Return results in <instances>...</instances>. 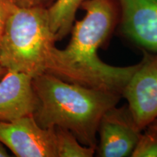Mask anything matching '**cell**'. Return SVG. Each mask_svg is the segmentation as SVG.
<instances>
[{"instance_id": "cell-1", "label": "cell", "mask_w": 157, "mask_h": 157, "mask_svg": "<svg viewBox=\"0 0 157 157\" xmlns=\"http://www.w3.org/2000/svg\"><path fill=\"white\" fill-rule=\"evenodd\" d=\"M81 7L85 15L74 21L66 48H54L47 73L70 83L111 90L121 95L138 63L124 67L111 66L102 61L98 53L115 25L114 1L84 0Z\"/></svg>"}, {"instance_id": "cell-14", "label": "cell", "mask_w": 157, "mask_h": 157, "mask_svg": "<svg viewBox=\"0 0 157 157\" xmlns=\"http://www.w3.org/2000/svg\"><path fill=\"white\" fill-rule=\"evenodd\" d=\"M10 155L5 148V145L0 141V157H8Z\"/></svg>"}, {"instance_id": "cell-8", "label": "cell", "mask_w": 157, "mask_h": 157, "mask_svg": "<svg viewBox=\"0 0 157 157\" xmlns=\"http://www.w3.org/2000/svg\"><path fill=\"white\" fill-rule=\"evenodd\" d=\"M33 78L25 74L7 71L0 80V121H10L33 114L38 99Z\"/></svg>"}, {"instance_id": "cell-11", "label": "cell", "mask_w": 157, "mask_h": 157, "mask_svg": "<svg viewBox=\"0 0 157 157\" xmlns=\"http://www.w3.org/2000/svg\"><path fill=\"white\" fill-rule=\"evenodd\" d=\"M132 157H157V128L148 125L141 132Z\"/></svg>"}, {"instance_id": "cell-4", "label": "cell", "mask_w": 157, "mask_h": 157, "mask_svg": "<svg viewBox=\"0 0 157 157\" xmlns=\"http://www.w3.org/2000/svg\"><path fill=\"white\" fill-rule=\"evenodd\" d=\"M143 51L142 60L121 91L142 130L157 119V53Z\"/></svg>"}, {"instance_id": "cell-5", "label": "cell", "mask_w": 157, "mask_h": 157, "mask_svg": "<svg viewBox=\"0 0 157 157\" xmlns=\"http://www.w3.org/2000/svg\"><path fill=\"white\" fill-rule=\"evenodd\" d=\"M0 141L17 157H57L55 128H43L33 114L0 121Z\"/></svg>"}, {"instance_id": "cell-6", "label": "cell", "mask_w": 157, "mask_h": 157, "mask_svg": "<svg viewBox=\"0 0 157 157\" xmlns=\"http://www.w3.org/2000/svg\"><path fill=\"white\" fill-rule=\"evenodd\" d=\"M142 131L127 105L111 108L103 115L98 125V156H131Z\"/></svg>"}, {"instance_id": "cell-16", "label": "cell", "mask_w": 157, "mask_h": 157, "mask_svg": "<svg viewBox=\"0 0 157 157\" xmlns=\"http://www.w3.org/2000/svg\"><path fill=\"white\" fill-rule=\"evenodd\" d=\"M150 125H151V126L155 127V128H157V119L155 121H153V122Z\"/></svg>"}, {"instance_id": "cell-12", "label": "cell", "mask_w": 157, "mask_h": 157, "mask_svg": "<svg viewBox=\"0 0 157 157\" xmlns=\"http://www.w3.org/2000/svg\"><path fill=\"white\" fill-rule=\"evenodd\" d=\"M15 6L13 0H0V42L7 18Z\"/></svg>"}, {"instance_id": "cell-13", "label": "cell", "mask_w": 157, "mask_h": 157, "mask_svg": "<svg viewBox=\"0 0 157 157\" xmlns=\"http://www.w3.org/2000/svg\"><path fill=\"white\" fill-rule=\"evenodd\" d=\"M15 5L21 7L48 8L56 0H13Z\"/></svg>"}, {"instance_id": "cell-10", "label": "cell", "mask_w": 157, "mask_h": 157, "mask_svg": "<svg viewBox=\"0 0 157 157\" xmlns=\"http://www.w3.org/2000/svg\"><path fill=\"white\" fill-rule=\"evenodd\" d=\"M57 157H92L96 149L84 146L68 129L54 127Z\"/></svg>"}, {"instance_id": "cell-2", "label": "cell", "mask_w": 157, "mask_h": 157, "mask_svg": "<svg viewBox=\"0 0 157 157\" xmlns=\"http://www.w3.org/2000/svg\"><path fill=\"white\" fill-rule=\"evenodd\" d=\"M32 84L38 99L33 113L37 123L45 129H68L84 146L96 149L100 121L117 105L121 94L70 83L48 73L34 77Z\"/></svg>"}, {"instance_id": "cell-7", "label": "cell", "mask_w": 157, "mask_h": 157, "mask_svg": "<svg viewBox=\"0 0 157 157\" xmlns=\"http://www.w3.org/2000/svg\"><path fill=\"white\" fill-rule=\"evenodd\" d=\"M124 34L142 50L157 53V0H117Z\"/></svg>"}, {"instance_id": "cell-3", "label": "cell", "mask_w": 157, "mask_h": 157, "mask_svg": "<svg viewBox=\"0 0 157 157\" xmlns=\"http://www.w3.org/2000/svg\"><path fill=\"white\" fill-rule=\"evenodd\" d=\"M56 42L48 8L15 6L2 36L0 64L34 78L47 73Z\"/></svg>"}, {"instance_id": "cell-9", "label": "cell", "mask_w": 157, "mask_h": 157, "mask_svg": "<svg viewBox=\"0 0 157 157\" xmlns=\"http://www.w3.org/2000/svg\"><path fill=\"white\" fill-rule=\"evenodd\" d=\"M84 0H56L48 8L51 30L56 41L69 34L75 21L76 12Z\"/></svg>"}, {"instance_id": "cell-15", "label": "cell", "mask_w": 157, "mask_h": 157, "mask_svg": "<svg viewBox=\"0 0 157 157\" xmlns=\"http://www.w3.org/2000/svg\"><path fill=\"white\" fill-rule=\"evenodd\" d=\"M7 70L5 68H4L1 64H0V80L2 79V78L5 75V74L7 73Z\"/></svg>"}]
</instances>
